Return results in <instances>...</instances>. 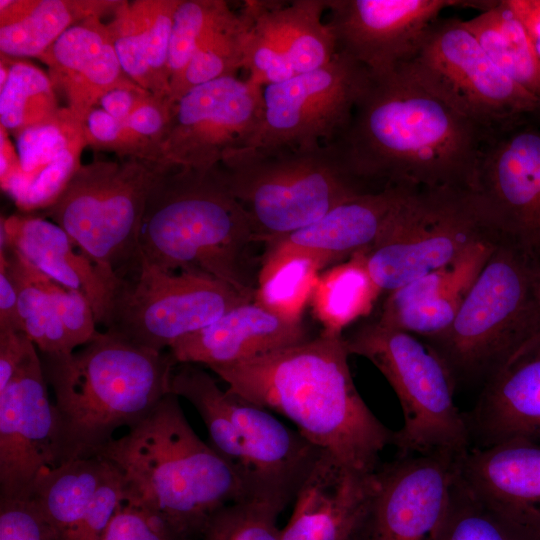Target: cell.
I'll return each mask as SVG.
<instances>
[{"instance_id": "1", "label": "cell", "mask_w": 540, "mask_h": 540, "mask_svg": "<svg viewBox=\"0 0 540 540\" xmlns=\"http://www.w3.org/2000/svg\"><path fill=\"white\" fill-rule=\"evenodd\" d=\"M488 130L397 69L371 80L333 144L370 191L472 188Z\"/></svg>"}, {"instance_id": "2", "label": "cell", "mask_w": 540, "mask_h": 540, "mask_svg": "<svg viewBox=\"0 0 540 540\" xmlns=\"http://www.w3.org/2000/svg\"><path fill=\"white\" fill-rule=\"evenodd\" d=\"M341 332L318 336L258 357L209 368L228 390L288 418L317 448L361 473L378 470L393 445L388 429L357 391Z\"/></svg>"}, {"instance_id": "3", "label": "cell", "mask_w": 540, "mask_h": 540, "mask_svg": "<svg viewBox=\"0 0 540 540\" xmlns=\"http://www.w3.org/2000/svg\"><path fill=\"white\" fill-rule=\"evenodd\" d=\"M95 456L120 470L128 497L159 513L185 540H199L222 508L255 498L239 472L195 433L171 392Z\"/></svg>"}, {"instance_id": "4", "label": "cell", "mask_w": 540, "mask_h": 540, "mask_svg": "<svg viewBox=\"0 0 540 540\" xmlns=\"http://www.w3.org/2000/svg\"><path fill=\"white\" fill-rule=\"evenodd\" d=\"M42 365L54 393L62 464L95 456L117 429L149 414L171 392L177 364L168 350L98 332L78 351L43 355Z\"/></svg>"}, {"instance_id": "5", "label": "cell", "mask_w": 540, "mask_h": 540, "mask_svg": "<svg viewBox=\"0 0 540 540\" xmlns=\"http://www.w3.org/2000/svg\"><path fill=\"white\" fill-rule=\"evenodd\" d=\"M255 243L249 215L218 166L165 168L146 202L133 266L142 262L165 271L205 273L255 299L257 287L248 271Z\"/></svg>"}, {"instance_id": "6", "label": "cell", "mask_w": 540, "mask_h": 540, "mask_svg": "<svg viewBox=\"0 0 540 540\" xmlns=\"http://www.w3.org/2000/svg\"><path fill=\"white\" fill-rule=\"evenodd\" d=\"M539 330L540 242L503 232L452 324L424 341L456 385L484 384Z\"/></svg>"}, {"instance_id": "7", "label": "cell", "mask_w": 540, "mask_h": 540, "mask_svg": "<svg viewBox=\"0 0 540 540\" xmlns=\"http://www.w3.org/2000/svg\"><path fill=\"white\" fill-rule=\"evenodd\" d=\"M246 210L259 243L275 241L341 203L373 192L346 168L332 143L315 148H244L218 166Z\"/></svg>"}, {"instance_id": "8", "label": "cell", "mask_w": 540, "mask_h": 540, "mask_svg": "<svg viewBox=\"0 0 540 540\" xmlns=\"http://www.w3.org/2000/svg\"><path fill=\"white\" fill-rule=\"evenodd\" d=\"M502 233L471 188H409L363 263L388 294Z\"/></svg>"}, {"instance_id": "9", "label": "cell", "mask_w": 540, "mask_h": 540, "mask_svg": "<svg viewBox=\"0 0 540 540\" xmlns=\"http://www.w3.org/2000/svg\"><path fill=\"white\" fill-rule=\"evenodd\" d=\"M344 339L349 354L369 360L397 395L404 419L394 431L399 456L463 453L471 447L465 416L454 402V377L423 339L377 319Z\"/></svg>"}, {"instance_id": "10", "label": "cell", "mask_w": 540, "mask_h": 540, "mask_svg": "<svg viewBox=\"0 0 540 540\" xmlns=\"http://www.w3.org/2000/svg\"><path fill=\"white\" fill-rule=\"evenodd\" d=\"M165 168L138 158L81 165L58 200L44 210L80 252L116 286L133 266L146 202Z\"/></svg>"}, {"instance_id": "11", "label": "cell", "mask_w": 540, "mask_h": 540, "mask_svg": "<svg viewBox=\"0 0 540 540\" xmlns=\"http://www.w3.org/2000/svg\"><path fill=\"white\" fill-rule=\"evenodd\" d=\"M398 69L484 129L531 115L540 106L492 62L457 17L438 18Z\"/></svg>"}, {"instance_id": "12", "label": "cell", "mask_w": 540, "mask_h": 540, "mask_svg": "<svg viewBox=\"0 0 540 540\" xmlns=\"http://www.w3.org/2000/svg\"><path fill=\"white\" fill-rule=\"evenodd\" d=\"M198 413L211 446L239 472L255 498L283 509L293 501L321 449L228 389L210 393Z\"/></svg>"}, {"instance_id": "13", "label": "cell", "mask_w": 540, "mask_h": 540, "mask_svg": "<svg viewBox=\"0 0 540 540\" xmlns=\"http://www.w3.org/2000/svg\"><path fill=\"white\" fill-rule=\"evenodd\" d=\"M129 271L115 291L106 332L159 352L254 300L201 272L165 271L142 262Z\"/></svg>"}, {"instance_id": "14", "label": "cell", "mask_w": 540, "mask_h": 540, "mask_svg": "<svg viewBox=\"0 0 540 540\" xmlns=\"http://www.w3.org/2000/svg\"><path fill=\"white\" fill-rule=\"evenodd\" d=\"M369 72L342 51L324 66L263 86L258 131L247 148H315L346 130L371 83Z\"/></svg>"}, {"instance_id": "15", "label": "cell", "mask_w": 540, "mask_h": 540, "mask_svg": "<svg viewBox=\"0 0 540 540\" xmlns=\"http://www.w3.org/2000/svg\"><path fill=\"white\" fill-rule=\"evenodd\" d=\"M262 92V86L237 76L190 89L173 102L154 163L206 171L249 147L261 122Z\"/></svg>"}, {"instance_id": "16", "label": "cell", "mask_w": 540, "mask_h": 540, "mask_svg": "<svg viewBox=\"0 0 540 540\" xmlns=\"http://www.w3.org/2000/svg\"><path fill=\"white\" fill-rule=\"evenodd\" d=\"M494 1L327 0L328 25L342 51L372 79L394 73L418 49L430 26L450 7L488 9Z\"/></svg>"}, {"instance_id": "17", "label": "cell", "mask_w": 540, "mask_h": 540, "mask_svg": "<svg viewBox=\"0 0 540 540\" xmlns=\"http://www.w3.org/2000/svg\"><path fill=\"white\" fill-rule=\"evenodd\" d=\"M461 454L404 455L378 468L360 540H440Z\"/></svg>"}, {"instance_id": "18", "label": "cell", "mask_w": 540, "mask_h": 540, "mask_svg": "<svg viewBox=\"0 0 540 540\" xmlns=\"http://www.w3.org/2000/svg\"><path fill=\"white\" fill-rule=\"evenodd\" d=\"M327 0H247L243 69L252 83L266 86L318 69L337 53L323 15Z\"/></svg>"}, {"instance_id": "19", "label": "cell", "mask_w": 540, "mask_h": 540, "mask_svg": "<svg viewBox=\"0 0 540 540\" xmlns=\"http://www.w3.org/2000/svg\"><path fill=\"white\" fill-rule=\"evenodd\" d=\"M60 464L54 404L35 351L0 390V499L29 500L38 478Z\"/></svg>"}, {"instance_id": "20", "label": "cell", "mask_w": 540, "mask_h": 540, "mask_svg": "<svg viewBox=\"0 0 540 540\" xmlns=\"http://www.w3.org/2000/svg\"><path fill=\"white\" fill-rule=\"evenodd\" d=\"M471 189L503 232L540 242V126L531 115L488 130Z\"/></svg>"}, {"instance_id": "21", "label": "cell", "mask_w": 540, "mask_h": 540, "mask_svg": "<svg viewBox=\"0 0 540 540\" xmlns=\"http://www.w3.org/2000/svg\"><path fill=\"white\" fill-rule=\"evenodd\" d=\"M407 187H388L357 195L317 221L267 243L257 285L295 259H308L320 270L369 250L387 227Z\"/></svg>"}, {"instance_id": "22", "label": "cell", "mask_w": 540, "mask_h": 540, "mask_svg": "<svg viewBox=\"0 0 540 540\" xmlns=\"http://www.w3.org/2000/svg\"><path fill=\"white\" fill-rule=\"evenodd\" d=\"M377 487V471L357 472L321 450L296 492L281 540H358Z\"/></svg>"}, {"instance_id": "23", "label": "cell", "mask_w": 540, "mask_h": 540, "mask_svg": "<svg viewBox=\"0 0 540 540\" xmlns=\"http://www.w3.org/2000/svg\"><path fill=\"white\" fill-rule=\"evenodd\" d=\"M458 473L486 506L540 540V444L515 440L470 447L459 456Z\"/></svg>"}, {"instance_id": "24", "label": "cell", "mask_w": 540, "mask_h": 540, "mask_svg": "<svg viewBox=\"0 0 540 540\" xmlns=\"http://www.w3.org/2000/svg\"><path fill=\"white\" fill-rule=\"evenodd\" d=\"M464 416L471 447L540 444V330L483 384Z\"/></svg>"}, {"instance_id": "25", "label": "cell", "mask_w": 540, "mask_h": 540, "mask_svg": "<svg viewBox=\"0 0 540 540\" xmlns=\"http://www.w3.org/2000/svg\"><path fill=\"white\" fill-rule=\"evenodd\" d=\"M301 317L254 299L224 313L168 349L176 364L208 368L258 357L308 340Z\"/></svg>"}, {"instance_id": "26", "label": "cell", "mask_w": 540, "mask_h": 540, "mask_svg": "<svg viewBox=\"0 0 540 540\" xmlns=\"http://www.w3.org/2000/svg\"><path fill=\"white\" fill-rule=\"evenodd\" d=\"M38 59L80 122L107 91L136 85L124 73L108 25L98 16L71 26Z\"/></svg>"}, {"instance_id": "27", "label": "cell", "mask_w": 540, "mask_h": 540, "mask_svg": "<svg viewBox=\"0 0 540 540\" xmlns=\"http://www.w3.org/2000/svg\"><path fill=\"white\" fill-rule=\"evenodd\" d=\"M498 238L388 293L377 320L423 340L443 333L455 319Z\"/></svg>"}, {"instance_id": "28", "label": "cell", "mask_w": 540, "mask_h": 540, "mask_svg": "<svg viewBox=\"0 0 540 540\" xmlns=\"http://www.w3.org/2000/svg\"><path fill=\"white\" fill-rule=\"evenodd\" d=\"M1 245L16 250L58 284L82 291L96 323L104 325L117 286L78 250L60 226L29 213L2 217Z\"/></svg>"}, {"instance_id": "29", "label": "cell", "mask_w": 540, "mask_h": 540, "mask_svg": "<svg viewBox=\"0 0 540 540\" xmlns=\"http://www.w3.org/2000/svg\"><path fill=\"white\" fill-rule=\"evenodd\" d=\"M178 2L121 1L115 9L114 19L108 24L126 76L158 97L170 95L169 48Z\"/></svg>"}, {"instance_id": "30", "label": "cell", "mask_w": 540, "mask_h": 540, "mask_svg": "<svg viewBox=\"0 0 540 540\" xmlns=\"http://www.w3.org/2000/svg\"><path fill=\"white\" fill-rule=\"evenodd\" d=\"M114 465L101 456L64 462L41 475L29 500L60 540H71L94 494Z\"/></svg>"}, {"instance_id": "31", "label": "cell", "mask_w": 540, "mask_h": 540, "mask_svg": "<svg viewBox=\"0 0 540 540\" xmlns=\"http://www.w3.org/2000/svg\"><path fill=\"white\" fill-rule=\"evenodd\" d=\"M121 1L25 0L22 11L0 25L1 55L37 57L71 26L89 17L115 10Z\"/></svg>"}, {"instance_id": "32", "label": "cell", "mask_w": 540, "mask_h": 540, "mask_svg": "<svg viewBox=\"0 0 540 540\" xmlns=\"http://www.w3.org/2000/svg\"><path fill=\"white\" fill-rule=\"evenodd\" d=\"M492 62L540 100V62L528 34L507 0L495 1L463 20Z\"/></svg>"}, {"instance_id": "33", "label": "cell", "mask_w": 540, "mask_h": 540, "mask_svg": "<svg viewBox=\"0 0 540 540\" xmlns=\"http://www.w3.org/2000/svg\"><path fill=\"white\" fill-rule=\"evenodd\" d=\"M0 257L16 288L19 330L43 355L72 353L54 302L55 281L10 247L1 245Z\"/></svg>"}, {"instance_id": "34", "label": "cell", "mask_w": 540, "mask_h": 540, "mask_svg": "<svg viewBox=\"0 0 540 540\" xmlns=\"http://www.w3.org/2000/svg\"><path fill=\"white\" fill-rule=\"evenodd\" d=\"M379 295L360 252L319 275L310 300L324 330L342 333L345 326L370 312Z\"/></svg>"}, {"instance_id": "35", "label": "cell", "mask_w": 540, "mask_h": 540, "mask_svg": "<svg viewBox=\"0 0 540 540\" xmlns=\"http://www.w3.org/2000/svg\"><path fill=\"white\" fill-rule=\"evenodd\" d=\"M15 139L19 167L0 182L2 190L11 198L65 150L76 145L87 146L81 122L68 107L60 108L50 119L22 130Z\"/></svg>"}, {"instance_id": "36", "label": "cell", "mask_w": 540, "mask_h": 540, "mask_svg": "<svg viewBox=\"0 0 540 540\" xmlns=\"http://www.w3.org/2000/svg\"><path fill=\"white\" fill-rule=\"evenodd\" d=\"M8 63L9 75L0 88V127L16 136L50 119L60 108L49 75L26 61Z\"/></svg>"}, {"instance_id": "37", "label": "cell", "mask_w": 540, "mask_h": 540, "mask_svg": "<svg viewBox=\"0 0 540 540\" xmlns=\"http://www.w3.org/2000/svg\"><path fill=\"white\" fill-rule=\"evenodd\" d=\"M246 31L247 20L240 9L198 46L182 72L170 81V99L174 102L194 87L237 76L243 69Z\"/></svg>"}, {"instance_id": "38", "label": "cell", "mask_w": 540, "mask_h": 540, "mask_svg": "<svg viewBox=\"0 0 540 540\" xmlns=\"http://www.w3.org/2000/svg\"><path fill=\"white\" fill-rule=\"evenodd\" d=\"M440 540H532L486 506L457 471Z\"/></svg>"}, {"instance_id": "39", "label": "cell", "mask_w": 540, "mask_h": 540, "mask_svg": "<svg viewBox=\"0 0 540 540\" xmlns=\"http://www.w3.org/2000/svg\"><path fill=\"white\" fill-rule=\"evenodd\" d=\"M237 13L224 0H179L169 48L170 81L182 72L198 46Z\"/></svg>"}, {"instance_id": "40", "label": "cell", "mask_w": 540, "mask_h": 540, "mask_svg": "<svg viewBox=\"0 0 540 540\" xmlns=\"http://www.w3.org/2000/svg\"><path fill=\"white\" fill-rule=\"evenodd\" d=\"M282 511L258 498L230 504L210 519L199 540H281L277 521Z\"/></svg>"}, {"instance_id": "41", "label": "cell", "mask_w": 540, "mask_h": 540, "mask_svg": "<svg viewBox=\"0 0 540 540\" xmlns=\"http://www.w3.org/2000/svg\"><path fill=\"white\" fill-rule=\"evenodd\" d=\"M172 106L169 97L151 93L144 95L128 117L120 122L113 152L121 158H138L154 163L171 118Z\"/></svg>"}, {"instance_id": "42", "label": "cell", "mask_w": 540, "mask_h": 540, "mask_svg": "<svg viewBox=\"0 0 540 540\" xmlns=\"http://www.w3.org/2000/svg\"><path fill=\"white\" fill-rule=\"evenodd\" d=\"M319 271L308 259L292 260L257 286L255 299L281 313L301 317L304 304L317 283Z\"/></svg>"}, {"instance_id": "43", "label": "cell", "mask_w": 540, "mask_h": 540, "mask_svg": "<svg viewBox=\"0 0 540 540\" xmlns=\"http://www.w3.org/2000/svg\"><path fill=\"white\" fill-rule=\"evenodd\" d=\"M85 145L65 150L45 166L12 198L23 213L46 210L62 195L74 174L81 167L80 155Z\"/></svg>"}, {"instance_id": "44", "label": "cell", "mask_w": 540, "mask_h": 540, "mask_svg": "<svg viewBox=\"0 0 540 540\" xmlns=\"http://www.w3.org/2000/svg\"><path fill=\"white\" fill-rule=\"evenodd\" d=\"M100 540H185L159 513L126 496Z\"/></svg>"}, {"instance_id": "45", "label": "cell", "mask_w": 540, "mask_h": 540, "mask_svg": "<svg viewBox=\"0 0 540 540\" xmlns=\"http://www.w3.org/2000/svg\"><path fill=\"white\" fill-rule=\"evenodd\" d=\"M52 291L69 349L73 352L76 347L87 344L98 333L92 307L80 290L69 289L54 282Z\"/></svg>"}, {"instance_id": "46", "label": "cell", "mask_w": 540, "mask_h": 540, "mask_svg": "<svg viewBox=\"0 0 540 540\" xmlns=\"http://www.w3.org/2000/svg\"><path fill=\"white\" fill-rule=\"evenodd\" d=\"M127 496L120 470L113 472L94 494L71 540H100L120 502Z\"/></svg>"}, {"instance_id": "47", "label": "cell", "mask_w": 540, "mask_h": 540, "mask_svg": "<svg viewBox=\"0 0 540 540\" xmlns=\"http://www.w3.org/2000/svg\"><path fill=\"white\" fill-rule=\"evenodd\" d=\"M0 540H60L31 500L0 499Z\"/></svg>"}, {"instance_id": "48", "label": "cell", "mask_w": 540, "mask_h": 540, "mask_svg": "<svg viewBox=\"0 0 540 540\" xmlns=\"http://www.w3.org/2000/svg\"><path fill=\"white\" fill-rule=\"evenodd\" d=\"M35 351L36 346L23 332L13 328L0 329V390L9 384Z\"/></svg>"}, {"instance_id": "49", "label": "cell", "mask_w": 540, "mask_h": 540, "mask_svg": "<svg viewBox=\"0 0 540 540\" xmlns=\"http://www.w3.org/2000/svg\"><path fill=\"white\" fill-rule=\"evenodd\" d=\"M87 146L113 152L119 137L120 121L96 106L81 122Z\"/></svg>"}, {"instance_id": "50", "label": "cell", "mask_w": 540, "mask_h": 540, "mask_svg": "<svg viewBox=\"0 0 540 540\" xmlns=\"http://www.w3.org/2000/svg\"><path fill=\"white\" fill-rule=\"evenodd\" d=\"M148 93L138 85L116 87L104 93L97 106L121 122Z\"/></svg>"}, {"instance_id": "51", "label": "cell", "mask_w": 540, "mask_h": 540, "mask_svg": "<svg viewBox=\"0 0 540 540\" xmlns=\"http://www.w3.org/2000/svg\"><path fill=\"white\" fill-rule=\"evenodd\" d=\"M19 330L17 292L5 260L0 257V329Z\"/></svg>"}, {"instance_id": "52", "label": "cell", "mask_w": 540, "mask_h": 540, "mask_svg": "<svg viewBox=\"0 0 540 540\" xmlns=\"http://www.w3.org/2000/svg\"><path fill=\"white\" fill-rule=\"evenodd\" d=\"M523 24L540 62V0H507Z\"/></svg>"}, {"instance_id": "53", "label": "cell", "mask_w": 540, "mask_h": 540, "mask_svg": "<svg viewBox=\"0 0 540 540\" xmlns=\"http://www.w3.org/2000/svg\"><path fill=\"white\" fill-rule=\"evenodd\" d=\"M18 166L16 148L13 147L8 132L0 127V182L11 175Z\"/></svg>"}, {"instance_id": "54", "label": "cell", "mask_w": 540, "mask_h": 540, "mask_svg": "<svg viewBox=\"0 0 540 540\" xmlns=\"http://www.w3.org/2000/svg\"><path fill=\"white\" fill-rule=\"evenodd\" d=\"M534 121L540 126V106L539 108L531 114Z\"/></svg>"}, {"instance_id": "55", "label": "cell", "mask_w": 540, "mask_h": 540, "mask_svg": "<svg viewBox=\"0 0 540 540\" xmlns=\"http://www.w3.org/2000/svg\"><path fill=\"white\" fill-rule=\"evenodd\" d=\"M358 540H360V538Z\"/></svg>"}]
</instances>
